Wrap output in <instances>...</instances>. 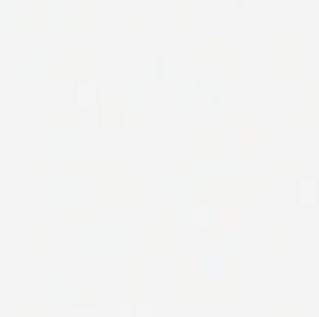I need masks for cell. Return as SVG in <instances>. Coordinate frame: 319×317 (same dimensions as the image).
<instances>
[{
  "label": "cell",
  "mask_w": 319,
  "mask_h": 317,
  "mask_svg": "<svg viewBox=\"0 0 319 317\" xmlns=\"http://www.w3.org/2000/svg\"><path fill=\"white\" fill-rule=\"evenodd\" d=\"M76 93H78V103L81 105H91L94 101V86L92 84H81L76 86Z\"/></svg>",
  "instance_id": "1"
},
{
  "label": "cell",
  "mask_w": 319,
  "mask_h": 317,
  "mask_svg": "<svg viewBox=\"0 0 319 317\" xmlns=\"http://www.w3.org/2000/svg\"><path fill=\"white\" fill-rule=\"evenodd\" d=\"M313 190H315V184H313V182H302L300 192H302V196H304L302 202H305V204L313 202V199H310V194L313 196Z\"/></svg>",
  "instance_id": "2"
}]
</instances>
